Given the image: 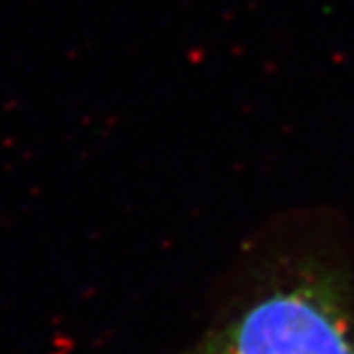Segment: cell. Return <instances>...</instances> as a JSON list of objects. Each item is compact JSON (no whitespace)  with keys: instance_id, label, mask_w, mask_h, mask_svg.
Segmentation results:
<instances>
[{"instance_id":"obj_1","label":"cell","mask_w":354,"mask_h":354,"mask_svg":"<svg viewBox=\"0 0 354 354\" xmlns=\"http://www.w3.org/2000/svg\"><path fill=\"white\" fill-rule=\"evenodd\" d=\"M346 299L330 274H304L258 297L185 354H354Z\"/></svg>"}]
</instances>
